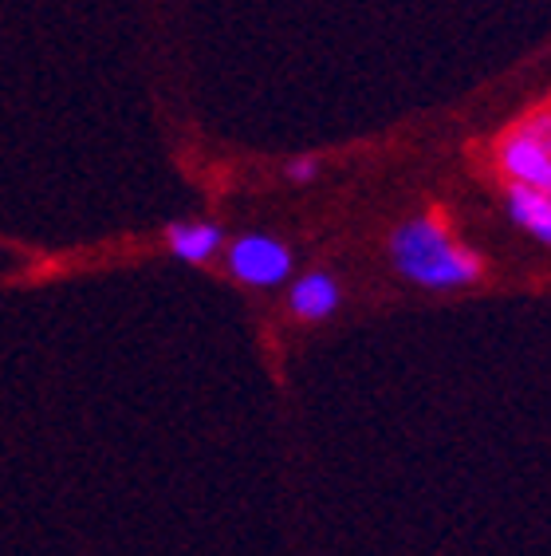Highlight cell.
<instances>
[{
	"mask_svg": "<svg viewBox=\"0 0 551 556\" xmlns=\"http://www.w3.org/2000/svg\"><path fill=\"white\" fill-rule=\"evenodd\" d=\"M390 261L406 280L422 289H465L480 280V257L473 249L457 245L437 217H410L394 229Z\"/></svg>",
	"mask_w": 551,
	"mask_h": 556,
	"instance_id": "6da1fadb",
	"label": "cell"
},
{
	"mask_svg": "<svg viewBox=\"0 0 551 556\" xmlns=\"http://www.w3.org/2000/svg\"><path fill=\"white\" fill-rule=\"evenodd\" d=\"M497 166L509 182L531 186L551 198V108L531 111L500 139Z\"/></svg>",
	"mask_w": 551,
	"mask_h": 556,
	"instance_id": "7a4b0ae2",
	"label": "cell"
},
{
	"mask_svg": "<svg viewBox=\"0 0 551 556\" xmlns=\"http://www.w3.org/2000/svg\"><path fill=\"white\" fill-rule=\"evenodd\" d=\"M229 268L233 277L253 289H276L292 277V253L284 241L268 233H244L229 245Z\"/></svg>",
	"mask_w": 551,
	"mask_h": 556,
	"instance_id": "3957f363",
	"label": "cell"
},
{
	"mask_svg": "<svg viewBox=\"0 0 551 556\" xmlns=\"http://www.w3.org/2000/svg\"><path fill=\"white\" fill-rule=\"evenodd\" d=\"M225 233L217 222H174L166 225V245L185 265H205L221 249Z\"/></svg>",
	"mask_w": 551,
	"mask_h": 556,
	"instance_id": "277c9868",
	"label": "cell"
},
{
	"mask_svg": "<svg viewBox=\"0 0 551 556\" xmlns=\"http://www.w3.org/2000/svg\"><path fill=\"white\" fill-rule=\"evenodd\" d=\"M287 304H292L299 320H328L331 312L339 308V285L328 273H308V277H299L292 285Z\"/></svg>",
	"mask_w": 551,
	"mask_h": 556,
	"instance_id": "5b68a950",
	"label": "cell"
},
{
	"mask_svg": "<svg viewBox=\"0 0 551 556\" xmlns=\"http://www.w3.org/2000/svg\"><path fill=\"white\" fill-rule=\"evenodd\" d=\"M509 214L520 229H528L531 237H540L543 245H551V198L531 186H509Z\"/></svg>",
	"mask_w": 551,
	"mask_h": 556,
	"instance_id": "8992f818",
	"label": "cell"
},
{
	"mask_svg": "<svg viewBox=\"0 0 551 556\" xmlns=\"http://www.w3.org/2000/svg\"><path fill=\"white\" fill-rule=\"evenodd\" d=\"M284 174H287V182H311L319 174V159H292L284 166Z\"/></svg>",
	"mask_w": 551,
	"mask_h": 556,
	"instance_id": "52a82bcc",
	"label": "cell"
}]
</instances>
